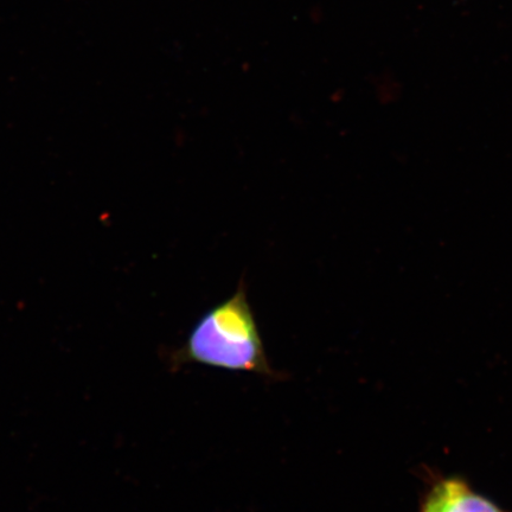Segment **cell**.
I'll return each mask as SVG.
<instances>
[{"instance_id":"1","label":"cell","mask_w":512,"mask_h":512,"mask_svg":"<svg viewBox=\"0 0 512 512\" xmlns=\"http://www.w3.org/2000/svg\"><path fill=\"white\" fill-rule=\"evenodd\" d=\"M172 362L177 367L196 363L270 379L277 377L248 304L245 285L241 283L233 297L198 320L187 343L175 352Z\"/></svg>"},{"instance_id":"2","label":"cell","mask_w":512,"mask_h":512,"mask_svg":"<svg viewBox=\"0 0 512 512\" xmlns=\"http://www.w3.org/2000/svg\"><path fill=\"white\" fill-rule=\"evenodd\" d=\"M421 512H504L463 480L445 479L433 486Z\"/></svg>"}]
</instances>
